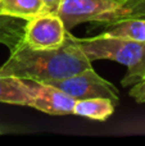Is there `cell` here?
Here are the masks:
<instances>
[{"label":"cell","instance_id":"obj_1","mask_svg":"<svg viewBox=\"0 0 145 146\" xmlns=\"http://www.w3.org/2000/svg\"><path fill=\"white\" fill-rule=\"evenodd\" d=\"M90 67H92L91 62L85 56L68 31L64 44L57 49L35 50L22 40L10 50L9 59L0 67V73L45 83L66 78Z\"/></svg>","mask_w":145,"mask_h":146},{"label":"cell","instance_id":"obj_2","mask_svg":"<svg viewBox=\"0 0 145 146\" xmlns=\"http://www.w3.org/2000/svg\"><path fill=\"white\" fill-rule=\"evenodd\" d=\"M126 0H62L57 14L67 31L85 22L109 23L126 17Z\"/></svg>","mask_w":145,"mask_h":146},{"label":"cell","instance_id":"obj_3","mask_svg":"<svg viewBox=\"0 0 145 146\" xmlns=\"http://www.w3.org/2000/svg\"><path fill=\"white\" fill-rule=\"evenodd\" d=\"M73 40L91 63L99 59H108L126 67H131L138 62L144 45V42L107 36L104 33L90 38L73 37Z\"/></svg>","mask_w":145,"mask_h":146},{"label":"cell","instance_id":"obj_4","mask_svg":"<svg viewBox=\"0 0 145 146\" xmlns=\"http://www.w3.org/2000/svg\"><path fill=\"white\" fill-rule=\"evenodd\" d=\"M45 83L55 86L76 100L91 98H108L114 101V104H117L120 100L118 88L112 82L100 77L92 67L68 76L66 78L49 81Z\"/></svg>","mask_w":145,"mask_h":146},{"label":"cell","instance_id":"obj_5","mask_svg":"<svg viewBox=\"0 0 145 146\" xmlns=\"http://www.w3.org/2000/svg\"><path fill=\"white\" fill-rule=\"evenodd\" d=\"M67 33L63 21L57 13H41L25 25L23 41L35 50L57 49L64 44Z\"/></svg>","mask_w":145,"mask_h":146},{"label":"cell","instance_id":"obj_6","mask_svg":"<svg viewBox=\"0 0 145 146\" xmlns=\"http://www.w3.org/2000/svg\"><path fill=\"white\" fill-rule=\"evenodd\" d=\"M32 88L33 94L28 106L50 115L73 114L74 104L77 100L58 87L49 83L32 82Z\"/></svg>","mask_w":145,"mask_h":146},{"label":"cell","instance_id":"obj_7","mask_svg":"<svg viewBox=\"0 0 145 146\" xmlns=\"http://www.w3.org/2000/svg\"><path fill=\"white\" fill-rule=\"evenodd\" d=\"M32 94V85L26 83L25 80L0 73V103L28 106Z\"/></svg>","mask_w":145,"mask_h":146},{"label":"cell","instance_id":"obj_8","mask_svg":"<svg viewBox=\"0 0 145 146\" xmlns=\"http://www.w3.org/2000/svg\"><path fill=\"white\" fill-rule=\"evenodd\" d=\"M114 101L108 98H91L77 100L73 114L94 121H107L114 111Z\"/></svg>","mask_w":145,"mask_h":146},{"label":"cell","instance_id":"obj_9","mask_svg":"<svg viewBox=\"0 0 145 146\" xmlns=\"http://www.w3.org/2000/svg\"><path fill=\"white\" fill-rule=\"evenodd\" d=\"M104 35L145 42V18H122L107 23Z\"/></svg>","mask_w":145,"mask_h":146},{"label":"cell","instance_id":"obj_10","mask_svg":"<svg viewBox=\"0 0 145 146\" xmlns=\"http://www.w3.org/2000/svg\"><path fill=\"white\" fill-rule=\"evenodd\" d=\"M44 13L41 0H0V15L28 21Z\"/></svg>","mask_w":145,"mask_h":146},{"label":"cell","instance_id":"obj_11","mask_svg":"<svg viewBox=\"0 0 145 146\" xmlns=\"http://www.w3.org/2000/svg\"><path fill=\"white\" fill-rule=\"evenodd\" d=\"M19 21V18L0 15V44L7 45L9 50L14 49L23 40L25 25Z\"/></svg>","mask_w":145,"mask_h":146},{"label":"cell","instance_id":"obj_12","mask_svg":"<svg viewBox=\"0 0 145 146\" xmlns=\"http://www.w3.org/2000/svg\"><path fill=\"white\" fill-rule=\"evenodd\" d=\"M144 78H145V42L143 45V50H141V54L139 56L138 62L135 64H132L131 67H127V73L122 78L121 83L125 87H127V86H132L135 83L140 82Z\"/></svg>","mask_w":145,"mask_h":146},{"label":"cell","instance_id":"obj_13","mask_svg":"<svg viewBox=\"0 0 145 146\" xmlns=\"http://www.w3.org/2000/svg\"><path fill=\"white\" fill-rule=\"evenodd\" d=\"M125 18H145V0H126Z\"/></svg>","mask_w":145,"mask_h":146},{"label":"cell","instance_id":"obj_14","mask_svg":"<svg viewBox=\"0 0 145 146\" xmlns=\"http://www.w3.org/2000/svg\"><path fill=\"white\" fill-rule=\"evenodd\" d=\"M130 96L135 99L136 103H145V78L132 85L130 90Z\"/></svg>","mask_w":145,"mask_h":146},{"label":"cell","instance_id":"obj_15","mask_svg":"<svg viewBox=\"0 0 145 146\" xmlns=\"http://www.w3.org/2000/svg\"><path fill=\"white\" fill-rule=\"evenodd\" d=\"M44 4V13H57L62 0H41Z\"/></svg>","mask_w":145,"mask_h":146}]
</instances>
